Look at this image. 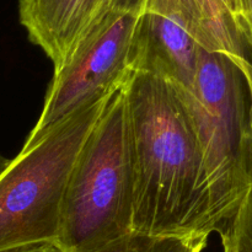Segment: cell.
Listing matches in <instances>:
<instances>
[{
  "instance_id": "obj_13",
  "label": "cell",
  "mask_w": 252,
  "mask_h": 252,
  "mask_svg": "<svg viewBox=\"0 0 252 252\" xmlns=\"http://www.w3.org/2000/svg\"><path fill=\"white\" fill-rule=\"evenodd\" d=\"M249 164H250V180H251V185H252V108H251L250 139H249Z\"/></svg>"
},
{
  "instance_id": "obj_6",
  "label": "cell",
  "mask_w": 252,
  "mask_h": 252,
  "mask_svg": "<svg viewBox=\"0 0 252 252\" xmlns=\"http://www.w3.org/2000/svg\"><path fill=\"white\" fill-rule=\"evenodd\" d=\"M147 0H19L20 22L30 41L58 70L94 26L115 12H143Z\"/></svg>"
},
{
  "instance_id": "obj_12",
  "label": "cell",
  "mask_w": 252,
  "mask_h": 252,
  "mask_svg": "<svg viewBox=\"0 0 252 252\" xmlns=\"http://www.w3.org/2000/svg\"><path fill=\"white\" fill-rule=\"evenodd\" d=\"M223 1V4L225 5L226 9L229 10V11L231 12V14L234 15V16L236 17V19L239 20V21L241 22V24L244 25L243 20H241V14H240V2H239V0H221ZM244 27H245V25H244ZM246 29V27H245ZM248 31V30H246Z\"/></svg>"
},
{
  "instance_id": "obj_11",
  "label": "cell",
  "mask_w": 252,
  "mask_h": 252,
  "mask_svg": "<svg viewBox=\"0 0 252 252\" xmlns=\"http://www.w3.org/2000/svg\"><path fill=\"white\" fill-rule=\"evenodd\" d=\"M5 252H59V250L53 244H38V245L25 246V248L15 249V250Z\"/></svg>"
},
{
  "instance_id": "obj_7",
  "label": "cell",
  "mask_w": 252,
  "mask_h": 252,
  "mask_svg": "<svg viewBox=\"0 0 252 252\" xmlns=\"http://www.w3.org/2000/svg\"><path fill=\"white\" fill-rule=\"evenodd\" d=\"M202 47L171 20L143 11L135 22L128 49L130 73L145 74L171 84L182 93L193 88Z\"/></svg>"
},
{
  "instance_id": "obj_8",
  "label": "cell",
  "mask_w": 252,
  "mask_h": 252,
  "mask_svg": "<svg viewBox=\"0 0 252 252\" xmlns=\"http://www.w3.org/2000/svg\"><path fill=\"white\" fill-rule=\"evenodd\" d=\"M144 11L174 21L206 51L229 57L252 91V38L221 0H147Z\"/></svg>"
},
{
  "instance_id": "obj_3",
  "label": "cell",
  "mask_w": 252,
  "mask_h": 252,
  "mask_svg": "<svg viewBox=\"0 0 252 252\" xmlns=\"http://www.w3.org/2000/svg\"><path fill=\"white\" fill-rule=\"evenodd\" d=\"M180 94L189 108L201 153L213 231L219 233L251 186L250 84L229 57L201 48L193 88Z\"/></svg>"
},
{
  "instance_id": "obj_14",
  "label": "cell",
  "mask_w": 252,
  "mask_h": 252,
  "mask_svg": "<svg viewBox=\"0 0 252 252\" xmlns=\"http://www.w3.org/2000/svg\"><path fill=\"white\" fill-rule=\"evenodd\" d=\"M9 164H10V160H7L6 158H4L1 154H0V175L6 170V167L9 166Z\"/></svg>"
},
{
  "instance_id": "obj_1",
  "label": "cell",
  "mask_w": 252,
  "mask_h": 252,
  "mask_svg": "<svg viewBox=\"0 0 252 252\" xmlns=\"http://www.w3.org/2000/svg\"><path fill=\"white\" fill-rule=\"evenodd\" d=\"M132 166V231L213 233L201 153L189 108L171 84L130 73L122 86Z\"/></svg>"
},
{
  "instance_id": "obj_9",
  "label": "cell",
  "mask_w": 252,
  "mask_h": 252,
  "mask_svg": "<svg viewBox=\"0 0 252 252\" xmlns=\"http://www.w3.org/2000/svg\"><path fill=\"white\" fill-rule=\"evenodd\" d=\"M206 235H149L130 231L95 252H201Z\"/></svg>"
},
{
  "instance_id": "obj_5",
  "label": "cell",
  "mask_w": 252,
  "mask_h": 252,
  "mask_svg": "<svg viewBox=\"0 0 252 252\" xmlns=\"http://www.w3.org/2000/svg\"><path fill=\"white\" fill-rule=\"evenodd\" d=\"M140 14L108 15L81 38L64 65L54 70L41 116L22 149L34 147L83 106L122 88L130 74L128 49Z\"/></svg>"
},
{
  "instance_id": "obj_10",
  "label": "cell",
  "mask_w": 252,
  "mask_h": 252,
  "mask_svg": "<svg viewBox=\"0 0 252 252\" xmlns=\"http://www.w3.org/2000/svg\"><path fill=\"white\" fill-rule=\"evenodd\" d=\"M218 234L224 251L252 252V185L233 218Z\"/></svg>"
},
{
  "instance_id": "obj_2",
  "label": "cell",
  "mask_w": 252,
  "mask_h": 252,
  "mask_svg": "<svg viewBox=\"0 0 252 252\" xmlns=\"http://www.w3.org/2000/svg\"><path fill=\"white\" fill-rule=\"evenodd\" d=\"M132 231V166L123 89L112 94L66 184L56 246L95 252Z\"/></svg>"
},
{
  "instance_id": "obj_15",
  "label": "cell",
  "mask_w": 252,
  "mask_h": 252,
  "mask_svg": "<svg viewBox=\"0 0 252 252\" xmlns=\"http://www.w3.org/2000/svg\"><path fill=\"white\" fill-rule=\"evenodd\" d=\"M224 252H228V251H224Z\"/></svg>"
},
{
  "instance_id": "obj_4",
  "label": "cell",
  "mask_w": 252,
  "mask_h": 252,
  "mask_svg": "<svg viewBox=\"0 0 252 252\" xmlns=\"http://www.w3.org/2000/svg\"><path fill=\"white\" fill-rule=\"evenodd\" d=\"M111 96L83 106L10 160L0 175V252L56 245L69 176Z\"/></svg>"
}]
</instances>
